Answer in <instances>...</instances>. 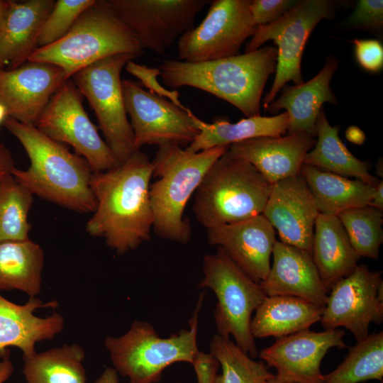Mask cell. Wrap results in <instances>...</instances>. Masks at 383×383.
<instances>
[{"mask_svg": "<svg viewBox=\"0 0 383 383\" xmlns=\"http://www.w3.org/2000/svg\"><path fill=\"white\" fill-rule=\"evenodd\" d=\"M152 173V162L140 150L114 168L93 172L90 187L96 207L87 232L104 238L118 255L150 240L154 220L149 194Z\"/></svg>", "mask_w": 383, "mask_h": 383, "instance_id": "1", "label": "cell"}, {"mask_svg": "<svg viewBox=\"0 0 383 383\" xmlns=\"http://www.w3.org/2000/svg\"><path fill=\"white\" fill-rule=\"evenodd\" d=\"M4 126L24 148L30 160L26 170L11 174L33 195L79 212L94 211L96 201L90 187L93 173L84 157L43 133L35 125L6 116Z\"/></svg>", "mask_w": 383, "mask_h": 383, "instance_id": "2", "label": "cell"}, {"mask_svg": "<svg viewBox=\"0 0 383 383\" xmlns=\"http://www.w3.org/2000/svg\"><path fill=\"white\" fill-rule=\"evenodd\" d=\"M277 53L268 45L204 62L166 60L159 67L160 76L167 87L196 88L228 101L247 118L258 116L265 84L276 70Z\"/></svg>", "mask_w": 383, "mask_h": 383, "instance_id": "3", "label": "cell"}, {"mask_svg": "<svg viewBox=\"0 0 383 383\" xmlns=\"http://www.w3.org/2000/svg\"><path fill=\"white\" fill-rule=\"evenodd\" d=\"M229 148L217 146L194 152L176 143L158 147L150 186L153 229L160 237L182 244L192 236L189 222L184 218L186 205L213 162Z\"/></svg>", "mask_w": 383, "mask_h": 383, "instance_id": "4", "label": "cell"}, {"mask_svg": "<svg viewBox=\"0 0 383 383\" xmlns=\"http://www.w3.org/2000/svg\"><path fill=\"white\" fill-rule=\"evenodd\" d=\"M144 50L107 0H96L63 38L36 48L28 61L55 65L69 79L80 70L104 58L118 54L138 57Z\"/></svg>", "mask_w": 383, "mask_h": 383, "instance_id": "5", "label": "cell"}, {"mask_svg": "<svg viewBox=\"0 0 383 383\" xmlns=\"http://www.w3.org/2000/svg\"><path fill=\"white\" fill-rule=\"evenodd\" d=\"M271 187L254 166L227 150L196 189L194 214L206 229L252 218L262 213Z\"/></svg>", "mask_w": 383, "mask_h": 383, "instance_id": "6", "label": "cell"}, {"mask_svg": "<svg viewBox=\"0 0 383 383\" xmlns=\"http://www.w3.org/2000/svg\"><path fill=\"white\" fill-rule=\"evenodd\" d=\"M205 293L198 299L189 321V328L170 337L161 338L148 321L136 320L121 336H107L104 345L113 368L128 383H157L163 371L172 364L192 365L199 350L197 345L199 316Z\"/></svg>", "mask_w": 383, "mask_h": 383, "instance_id": "7", "label": "cell"}, {"mask_svg": "<svg viewBox=\"0 0 383 383\" xmlns=\"http://www.w3.org/2000/svg\"><path fill=\"white\" fill-rule=\"evenodd\" d=\"M199 287L210 289L217 299L213 319L217 333L232 335L235 343L252 358L258 356L250 330L252 315L267 296L260 283L250 278L219 247L203 259Z\"/></svg>", "mask_w": 383, "mask_h": 383, "instance_id": "8", "label": "cell"}, {"mask_svg": "<svg viewBox=\"0 0 383 383\" xmlns=\"http://www.w3.org/2000/svg\"><path fill=\"white\" fill-rule=\"evenodd\" d=\"M335 4L329 0H301L277 21L257 26L247 43L245 52L255 51L268 40L277 46L273 84L262 100L265 109L288 82H304L301 58L307 40L315 27L333 13Z\"/></svg>", "mask_w": 383, "mask_h": 383, "instance_id": "9", "label": "cell"}, {"mask_svg": "<svg viewBox=\"0 0 383 383\" xmlns=\"http://www.w3.org/2000/svg\"><path fill=\"white\" fill-rule=\"evenodd\" d=\"M130 54L114 55L100 60L76 72L74 84L93 109L106 143L123 162L137 150L133 132L127 118L121 72Z\"/></svg>", "mask_w": 383, "mask_h": 383, "instance_id": "10", "label": "cell"}, {"mask_svg": "<svg viewBox=\"0 0 383 383\" xmlns=\"http://www.w3.org/2000/svg\"><path fill=\"white\" fill-rule=\"evenodd\" d=\"M35 126L51 139L72 146L93 172L121 163L100 137L82 106L79 91L68 79L52 96Z\"/></svg>", "mask_w": 383, "mask_h": 383, "instance_id": "11", "label": "cell"}, {"mask_svg": "<svg viewBox=\"0 0 383 383\" xmlns=\"http://www.w3.org/2000/svg\"><path fill=\"white\" fill-rule=\"evenodd\" d=\"M250 0L211 1L206 17L178 40L179 60L204 62L239 55L243 44L257 28Z\"/></svg>", "mask_w": 383, "mask_h": 383, "instance_id": "12", "label": "cell"}, {"mask_svg": "<svg viewBox=\"0 0 383 383\" xmlns=\"http://www.w3.org/2000/svg\"><path fill=\"white\" fill-rule=\"evenodd\" d=\"M122 89L137 150L145 145H189L199 133L189 109L147 91L131 79L122 80Z\"/></svg>", "mask_w": 383, "mask_h": 383, "instance_id": "13", "label": "cell"}, {"mask_svg": "<svg viewBox=\"0 0 383 383\" xmlns=\"http://www.w3.org/2000/svg\"><path fill=\"white\" fill-rule=\"evenodd\" d=\"M144 49L164 55L209 0H107Z\"/></svg>", "mask_w": 383, "mask_h": 383, "instance_id": "14", "label": "cell"}, {"mask_svg": "<svg viewBox=\"0 0 383 383\" xmlns=\"http://www.w3.org/2000/svg\"><path fill=\"white\" fill-rule=\"evenodd\" d=\"M382 272L357 265L329 291L320 322L325 330H349L357 342L369 335L372 323L383 322Z\"/></svg>", "mask_w": 383, "mask_h": 383, "instance_id": "15", "label": "cell"}, {"mask_svg": "<svg viewBox=\"0 0 383 383\" xmlns=\"http://www.w3.org/2000/svg\"><path fill=\"white\" fill-rule=\"evenodd\" d=\"M343 329L321 332L309 330L277 338L259 351L258 356L268 367L276 370L275 379L292 383H323L321 363L332 348L344 349Z\"/></svg>", "mask_w": 383, "mask_h": 383, "instance_id": "16", "label": "cell"}, {"mask_svg": "<svg viewBox=\"0 0 383 383\" xmlns=\"http://www.w3.org/2000/svg\"><path fill=\"white\" fill-rule=\"evenodd\" d=\"M68 79L60 67L29 62L12 70H0V104L7 116L35 125L57 89Z\"/></svg>", "mask_w": 383, "mask_h": 383, "instance_id": "17", "label": "cell"}, {"mask_svg": "<svg viewBox=\"0 0 383 383\" xmlns=\"http://www.w3.org/2000/svg\"><path fill=\"white\" fill-rule=\"evenodd\" d=\"M262 214L277 231L281 242L311 255L314 226L319 212L301 174L272 184Z\"/></svg>", "mask_w": 383, "mask_h": 383, "instance_id": "18", "label": "cell"}, {"mask_svg": "<svg viewBox=\"0 0 383 383\" xmlns=\"http://www.w3.org/2000/svg\"><path fill=\"white\" fill-rule=\"evenodd\" d=\"M206 230L209 244L221 248L253 281L260 283L267 277L277 240L262 214Z\"/></svg>", "mask_w": 383, "mask_h": 383, "instance_id": "19", "label": "cell"}, {"mask_svg": "<svg viewBox=\"0 0 383 383\" xmlns=\"http://www.w3.org/2000/svg\"><path fill=\"white\" fill-rule=\"evenodd\" d=\"M316 141L314 136L306 133L259 137L233 143L228 152L250 163L272 184L299 174L304 157Z\"/></svg>", "mask_w": 383, "mask_h": 383, "instance_id": "20", "label": "cell"}, {"mask_svg": "<svg viewBox=\"0 0 383 383\" xmlns=\"http://www.w3.org/2000/svg\"><path fill=\"white\" fill-rule=\"evenodd\" d=\"M272 256L270 271L260 282L267 296H295L325 306L329 292L310 253L277 240Z\"/></svg>", "mask_w": 383, "mask_h": 383, "instance_id": "21", "label": "cell"}, {"mask_svg": "<svg viewBox=\"0 0 383 383\" xmlns=\"http://www.w3.org/2000/svg\"><path fill=\"white\" fill-rule=\"evenodd\" d=\"M57 305L55 300L44 303L36 296L19 305L0 294V350L16 347L22 351L23 358L33 355L37 353V343L52 339L65 325L64 318L57 312L44 318L35 316L34 312Z\"/></svg>", "mask_w": 383, "mask_h": 383, "instance_id": "22", "label": "cell"}, {"mask_svg": "<svg viewBox=\"0 0 383 383\" xmlns=\"http://www.w3.org/2000/svg\"><path fill=\"white\" fill-rule=\"evenodd\" d=\"M338 60L329 55L320 72L306 82L294 86L285 84L280 96L266 109L272 114L284 109L289 116L287 134L306 133L316 135V122L325 102L337 104V98L330 84Z\"/></svg>", "mask_w": 383, "mask_h": 383, "instance_id": "23", "label": "cell"}, {"mask_svg": "<svg viewBox=\"0 0 383 383\" xmlns=\"http://www.w3.org/2000/svg\"><path fill=\"white\" fill-rule=\"evenodd\" d=\"M53 0L9 1L0 20V70L15 69L38 48L41 28L51 12Z\"/></svg>", "mask_w": 383, "mask_h": 383, "instance_id": "24", "label": "cell"}, {"mask_svg": "<svg viewBox=\"0 0 383 383\" xmlns=\"http://www.w3.org/2000/svg\"><path fill=\"white\" fill-rule=\"evenodd\" d=\"M311 255L328 292L353 272L360 259L338 217L324 213L315 222Z\"/></svg>", "mask_w": 383, "mask_h": 383, "instance_id": "25", "label": "cell"}, {"mask_svg": "<svg viewBox=\"0 0 383 383\" xmlns=\"http://www.w3.org/2000/svg\"><path fill=\"white\" fill-rule=\"evenodd\" d=\"M323 309L295 296H267L252 318V335L255 338H279L309 330L321 321Z\"/></svg>", "mask_w": 383, "mask_h": 383, "instance_id": "26", "label": "cell"}, {"mask_svg": "<svg viewBox=\"0 0 383 383\" xmlns=\"http://www.w3.org/2000/svg\"><path fill=\"white\" fill-rule=\"evenodd\" d=\"M192 117L200 132L185 149L194 152L254 138L282 136L287 133L289 126L286 111L273 116L243 118L235 123L221 118L206 123L193 113Z\"/></svg>", "mask_w": 383, "mask_h": 383, "instance_id": "27", "label": "cell"}, {"mask_svg": "<svg viewBox=\"0 0 383 383\" xmlns=\"http://www.w3.org/2000/svg\"><path fill=\"white\" fill-rule=\"evenodd\" d=\"M300 174L319 213L338 216L346 210L369 205L375 189L360 180L350 179L307 164L302 165Z\"/></svg>", "mask_w": 383, "mask_h": 383, "instance_id": "28", "label": "cell"}, {"mask_svg": "<svg viewBox=\"0 0 383 383\" xmlns=\"http://www.w3.org/2000/svg\"><path fill=\"white\" fill-rule=\"evenodd\" d=\"M339 126H331L323 108L316 122V144L304 157V164L343 177H353L376 187L380 179L369 172L368 163L356 157L339 137Z\"/></svg>", "mask_w": 383, "mask_h": 383, "instance_id": "29", "label": "cell"}, {"mask_svg": "<svg viewBox=\"0 0 383 383\" xmlns=\"http://www.w3.org/2000/svg\"><path fill=\"white\" fill-rule=\"evenodd\" d=\"M44 252L33 240L0 242V291L19 290L35 297L41 289Z\"/></svg>", "mask_w": 383, "mask_h": 383, "instance_id": "30", "label": "cell"}, {"mask_svg": "<svg viewBox=\"0 0 383 383\" xmlns=\"http://www.w3.org/2000/svg\"><path fill=\"white\" fill-rule=\"evenodd\" d=\"M84 357L81 346L65 344L23 358V373L27 383H87Z\"/></svg>", "mask_w": 383, "mask_h": 383, "instance_id": "31", "label": "cell"}, {"mask_svg": "<svg viewBox=\"0 0 383 383\" xmlns=\"http://www.w3.org/2000/svg\"><path fill=\"white\" fill-rule=\"evenodd\" d=\"M383 378V332L373 333L349 348L343 361L324 374L323 383H360Z\"/></svg>", "mask_w": 383, "mask_h": 383, "instance_id": "32", "label": "cell"}, {"mask_svg": "<svg viewBox=\"0 0 383 383\" xmlns=\"http://www.w3.org/2000/svg\"><path fill=\"white\" fill-rule=\"evenodd\" d=\"M209 350L221 367L214 383H268L274 377L265 362L255 360L230 338L214 334Z\"/></svg>", "mask_w": 383, "mask_h": 383, "instance_id": "33", "label": "cell"}, {"mask_svg": "<svg viewBox=\"0 0 383 383\" xmlns=\"http://www.w3.org/2000/svg\"><path fill=\"white\" fill-rule=\"evenodd\" d=\"M33 194L11 174L0 179V242L29 239Z\"/></svg>", "mask_w": 383, "mask_h": 383, "instance_id": "34", "label": "cell"}, {"mask_svg": "<svg viewBox=\"0 0 383 383\" xmlns=\"http://www.w3.org/2000/svg\"><path fill=\"white\" fill-rule=\"evenodd\" d=\"M337 216L358 255L377 260L383 243V211L367 205L346 210Z\"/></svg>", "mask_w": 383, "mask_h": 383, "instance_id": "35", "label": "cell"}, {"mask_svg": "<svg viewBox=\"0 0 383 383\" xmlns=\"http://www.w3.org/2000/svg\"><path fill=\"white\" fill-rule=\"evenodd\" d=\"M96 0H57L40 31L37 45L45 47L63 38L79 16Z\"/></svg>", "mask_w": 383, "mask_h": 383, "instance_id": "36", "label": "cell"}, {"mask_svg": "<svg viewBox=\"0 0 383 383\" xmlns=\"http://www.w3.org/2000/svg\"><path fill=\"white\" fill-rule=\"evenodd\" d=\"M344 26L353 28L379 31L383 26V1L359 0Z\"/></svg>", "mask_w": 383, "mask_h": 383, "instance_id": "37", "label": "cell"}, {"mask_svg": "<svg viewBox=\"0 0 383 383\" xmlns=\"http://www.w3.org/2000/svg\"><path fill=\"white\" fill-rule=\"evenodd\" d=\"M125 69L138 78L144 87L148 88L150 92L161 97L168 98L170 101L182 109L187 108L181 102L178 91L166 89L158 82L157 77L160 75L159 68H151L133 60H129L125 65Z\"/></svg>", "mask_w": 383, "mask_h": 383, "instance_id": "38", "label": "cell"}, {"mask_svg": "<svg viewBox=\"0 0 383 383\" xmlns=\"http://www.w3.org/2000/svg\"><path fill=\"white\" fill-rule=\"evenodd\" d=\"M358 65L371 73L380 72L383 67V46L376 39H357L352 41Z\"/></svg>", "mask_w": 383, "mask_h": 383, "instance_id": "39", "label": "cell"}, {"mask_svg": "<svg viewBox=\"0 0 383 383\" xmlns=\"http://www.w3.org/2000/svg\"><path fill=\"white\" fill-rule=\"evenodd\" d=\"M296 0H252L250 1V11L257 26L271 23L295 6Z\"/></svg>", "mask_w": 383, "mask_h": 383, "instance_id": "40", "label": "cell"}, {"mask_svg": "<svg viewBox=\"0 0 383 383\" xmlns=\"http://www.w3.org/2000/svg\"><path fill=\"white\" fill-rule=\"evenodd\" d=\"M192 365L194 367L197 383H214L219 362L211 353L199 351Z\"/></svg>", "mask_w": 383, "mask_h": 383, "instance_id": "41", "label": "cell"}, {"mask_svg": "<svg viewBox=\"0 0 383 383\" xmlns=\"http://www.w3.org/2000/svg\"><path fill=\"white\" fill-rule=\"evenodd\" d=\"M13 156L6 146L0 141V179L11 174L15 168Z\"/></svg>", "mask_w": 383, "mask_h": 383, "instance_id": "42", "label": "cell"}, {"mask_svg": "<svg viewBox=\"0 0 383 383\" xmlns=\"http://www.w3.org/2000/svg\"><path fill=\"white\" fill-rule=\"evenodd\" d=\"M346 139L355 145H362L365 140L366 135L365 133L356 126H350L345 131Z\"/></svg>", "mask_w": 383, "mask_h": 383, "instance_id": "43", "label": "cell"}, {"mask_svg": "<svg viewBox=\"0 0 383 383\" xmlns=\"http://www.w3.org/2000/svg\"><path fill=\"white\" fill-rule=\"evenodd\" d=\"M93 383H119L118 374L113 367H106Z\"/></svg>", "mask_w": 383, "mask_h": 383, "instance_id": "44", "label": "cell"}, {"mask_svg": "<svg viewBox=\"0 0 383 383\" xmlns=\"http://www.w3.org/2000/svg\"><path fill=\"white\" fill-rule=\"evenodd\" d=\"M369 206L375 209L383 210V181L375 187L374 194L372 199L369 204Z\"/></svg>", "mask_w": 383, "mask_h": 383, "instance_id": "45", "label": "cell"}, {"mask_svg": "<svg viewBox=\"0 0 383 383\" xmlns=\"http://www.w3.org/2000/svg\"><path fill=\"white\" fill-rule=\"evenodd\" d=\"M13 365L9 359L0 362V383H4L12 374Z\"/></svg>", "mask_w": 383, "mask_h": 383, "instance_id": "46", "label": "cell"}, {"mask_svg": "<svg viewBox=\"0 0 383 383\" xmlns=\"http://www.w3.org/2000/svg\"><path fill=\"white\" fill-rule=\"evenodd\" d=\"M8 4L9 1H0V20L1 19Z\"/></svg>", "mask_w": 383, "mask_h": 383, "instance_id": "47", "label": "cell"}, {"mask_svg": "<svg viewBox=\"0 0 383 383\" xmlns=\"http://www.w3.org/2000/svg\"><path fill=\"white\" fill-rule=\"evenodd\" d=\"M6 116L7 114L6 109L1 104H0V125L3 123Z\"/></svg>", "mask_w": 383, "mask_h": 383, "instance_id": "48", "label": "cell"}, {"mask_svg": "<svg viewBox=\"0 0 383 383\" xmlns=\"http://www.w3.org/2000/svg\"><path fill=\"white\" fill-rule=\"evenodd\" d=\"M377 173L378 175L381 176L382 177V159H381V162L380 160L378 161L377 162Z\"/></svg>", "mask_w": 383, "mask_h": 383, "instance_id": "49", "label": "cell"}, {"mask_svg": "<svg viewBox=\"0 0 383 383\" xmlns=\"http://www.w3.org/2000/svg\"><path fill=\"white\" fill-rule=\"evenodd\" d=\"M268 383H292V382H280V381L277 380L274 377Z\"/></svg>", "mask_w": 383, "mask_h": 383, "instance_id": "50", "label": "cell"}, {"mask_svg": "<svg viewBox=\"0 0 383 383\" xmlns=\"http://www.w3.org/2000/svg\"><path fill=\"white\" fill-rule=\"evenodd\" d=\"M176 383H182V382H176Z\"/></svg>", "mask_w": 383, "mask_h": 383, "instance_id": "51", "label": "cell"}, {"mask_svg": "<svg viewBox=\"0 0 383 383\" xmlns=\"http://www.w3.org/2000/svg\"><path fill=\"white\" fill-rule=\"evenodd\" d=\"M381 383H382V382H381Z\"/></svg>", "mask_w": 383, "mask_h": 383, "instance_id": "52", "label": "cell"}]
</instances>
